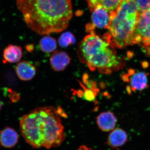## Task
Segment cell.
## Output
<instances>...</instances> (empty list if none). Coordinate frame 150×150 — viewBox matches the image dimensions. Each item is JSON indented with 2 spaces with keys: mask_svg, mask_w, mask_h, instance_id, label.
<instances>
[{
  "mask_svg": "<svg viewBox=\"0 0 150 150\" xmlns=\"http://www.w3.org/2000/svg\"><path fill=\"white\" fill-rule=\"evenodd\" d=\"M16 6L28 27L41 35L64 31L73 16L71 0H17Z\"/></svg>",
  "mask_w": 150,
  "mask_h": 150,
  "instance_id": "cell-1",
  "label": "cell"
},
{
  "mask_svg": "<svg viewBox=\"0 0 150 150\" xmlns=\"http://www.w3.org/2000/svg\"><path fill=\"white\" fill-rule=\"evenodd\" d=\"M59 110L52 106L38 107L20 119L22 135L35 149H50L61 146L66 138Z\"/></svg>",
  "mask_w": 150,
  "mask_h": 150,
  "instance_id": "cell-2",
  "label": "cell"
},
{
  "mask_svg": "<svg viewBox=\"0 0 150 150\" xmlns=\"http://www.w3.org/2000/svg\"><path fill=\"white\" fill-rule=\"evenodd\" d=\"M140 13L134 0H122L115 12L110 15L106 28L108 32L103 38L112 48H123L133 45V36Z\"/></svg>",
  "mask_w": 150,
  "mask_h": 150,
  "instance_id": "cell-3",
  "label": "cell"
},
{
  "mask_svg": "<svg viewBox=\"0 0 150 150\" xmlns=\"http://www.w3.org/2000/svg\"><path fill=\"white\" fill-rule=\"evenodd\" d=\"M109 43L94 32L81 41L77 51L78 57L92 71L110 74L121 67V62Z\"/></svg>",
  "mask_w": 150,
  "mask_h": 150,
  "instance_id": "cell-4",
  "label": "cell"
},
{
  "mask_svg": "<svg viewBox=\"0 0 150 150\" xmlns=\"http://www.w3.org/2000/svg\"><path fill=\"white\" fill-rule=\"evenodd\" d=\"M150 46V8L140 13L133 36V45Z\"/></svg>",
  "mask_w": 150,
  "mask_h": 150,
  "instance_id": "cell-5",
  "label": "cell"
},
{
  "mask_svg": "<svg viewBox=\"0 0 150 150\" xmlns=\"http://www.w3.org/2000/svg\"><path fill=\"white\" fill-rule=\"evenodd\" d=\"M124 81L129 83L127 91L129 93L136 91H142L148 86L147 74L143 72H136L134 70H130L127 74L122 77Z\"/></svg>",
  "mask_w": 150,
  "mask_h": 150,
  "instance_id": "cell-6",
  "label": "cell"
},
{
  "mask_svg": "<svg viewBox=\"0 0 150 150\" xmlns=\"http://www.w3.org/2000/svg\"><path fill=\"white\" fill-rule=\"evenodd\" d=\"M91 13V24L93 27L106 29L110 21V13L101 6L97 7Z\"/></svg>",
  "mask_w": 150,
  "mask_h": 150,
  "instance_id": "cell-7",
  "label": "cell"
},
{
  "mask_svg": "<svg viewBox=\"0 0 150 150\" xmlns=\"http://www.w3.org/2000/svg\"><path fill=\"white\" fill-rule=\"evenodd\" d=\"M96 123L99 129L103 132H109L115 128L117 118L110 111L101 112L96 118Z\"/></svg>",
  "mask_w": 150,
  "mask_h": 150,
  "instance_id": "cell-8",
  "label": "cell"
},
{
  "mask_svg": "<svg viewBox=\"0 0 150 150\" xmlns=\"http://www.w3.org/2000/svg\"><path fill=\"white\" fill-rule=\"evenodd\" d=\"M50 64L56 71H64L71 62V58L68 54L63 51H54L50 59Z\"/></svg>",
  "mask_w": 150,
  "mask_h": 150,
  "instance_id": "cell-9",
  "label": "cell"
},
{
  "mask_svg": "<svg viewBox=\"0 0 150 150\" xmlns=\"http://www.w3.org/2000/svg\"><path fill=\"white\" fill-rule=\"evenodd\" d=\"M128 135L125 130L115 128L110 131L107 140V144L112 149L122 146L127 142Z\"/></svg>",
  "mask_w": 150,
  "mask_h": 150,
  "instance_id": "cell-10",
  "label": "cell"
},
{
  "mask_svg": "<svg viewBox=\"0 0 150 150\" xmlns=\"http://www.w3.org/2000/svg\"><path fill=\"white\" fill-rule=\"evenodd\" d=\"M15 70L18 76L22 81L30 80L36 74L35 67L27 61L19 62L16 67Z\"/></svg>",
  "mask_w": 150,
  "mask_h": 150,
  "instance_id": "cell-11",
  "label": "cell"
},
{
  "mask_svg": "<svg viewBox=\"0 0 150 150\" xmlns=\"http://www.w3.org/2000/svg\"><path fill=\"white\" fill-rule=\"evenodd\" d=\"M90 11L97 7L101 6L107 10L110 15L115 12L122 0H86Z\"/></svg>",
  "mask_w": 150,
  "mask_h": 150,
  "instance_id": "cell-12",
  "label": "cell"
},
{
  "mask_svg": "<svg viewBox=\"0 0 150 150\" xmlns=\"http://www.w3.org/2000/svg\"><path fill=\"white\" fill-rule=\"evenodd\" d=\"M18 139V134L12 128L6 127L1 131L0 142L5 147H13L17 143Z\"/></svg>",
  "mask_w": 150,
  "mask_h": 150,
  "instance_id": "cell-13",
  "label": "cell"
},
{
  "mask_svg": "<svg viewBox=\"0 0 150 150\" xmlns=\"http://www.w3.org/2000/svg\"><path fill=\"white\" fill-rule=\"evenodd\" d=\"M22 56V49L20 46L8 45L4 50L3 57L4 63H15L19 62Z\"/></svg>",
  "mask_w": 150,
  "mask_h": 150,
  "instance_id": "cell-14",
  "label": "cell"
},
{
  "mask_svg": "<svg viewBox=\"0 0 150 150\" xmlns=\"http://www.w3.org/2000/svg\"><path fill=\"white\" fill-rule=\"evenodd\" d=\"M39 47L43 52L49 54L55 51L57 48V42L54 38L46 35L40 39Z\"/></svg>",
  "mask_w": 150,
  "mask_h": 150,
  "instance_id": "cell-15",
  "label": "cell"
},
{
  "mask_svg": "<svg viewBox=\"0 0 150 150\" xmlns=\"http://www.w3.org/2000/svg\"><path fill=\"white\" fill-rule=\"evenodd\" d=\"M76 41L74 36L70 32H66L62 34L59 39V45L62 47H67L74 44Z\"/></svg>",
  "mask_w": 150,
  "mask_h": 150,
  "instance_id": "cell-16",
  "label": "cell"
},
{
  "mask_svg": "<svg viewBox=\"0 0 150 150\" xmlns=\"http://www.w3.org/2000/svg\"><path fill=\"white\" fill-rule=\"evenodd\" d=\"M80 84L82 86L84 90V92H83V99L89 101H92L95 100L98 92L88 88L87 87L86 88L84 86L82 85L81 83Z\"/></svg>",
  "mask_w": 150,
  "mask_h": 150,
  "instance_id": "cell-17",
  "label": "cell"
},
{
  "mask_svg": "<svg viewBox=\"0 0 150 150\" xmlns=\"http://www.w3.org/2000/svg\"><path fill=\"white\" fill-rule=\"evenodd\" d=\"M140 11H144L150 8V0H134Z\"/></svg>",
  "mask_w": 150,
  "mask_h": 150,
  "instance_id": "cell-18",
  "label": "cell"
},
{
  "mask_svg": "<svg viewBox=\"0 0 150 150\" xmlns=\"http://www.w3.org/2000/svg\"><path fill=\"white\" fill-rule=\"evenodd\" d=\"M76 150H93L91 148L88 147L86 145H82Z\"/></svg>",
  "mask_w": 150,
  "mask_h": 150,
  "instance_id": "cell-19",
  "label": "cell"
},
{
  "mask_svg": "<svg viewBox=\"0 0 150 150\" xmlns=\"http://www.w3.org/2000/svg\"><path fill=\"white\" fill-rule=\"evenodd\" d=\"M1 101H0V110H1Z\"/></svg>",
  "mask_w": 150,
  "mask_h": 150,
  "instance_id": "cell-20",
  "label": "cell"
}]
</instances>
